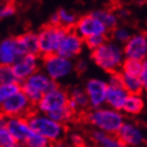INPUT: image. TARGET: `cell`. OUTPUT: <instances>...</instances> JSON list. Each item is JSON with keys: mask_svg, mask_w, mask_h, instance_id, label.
Wrapping results in <instances>:
<instances>
[{"mask_svg": "<svg viewBox=\"0 0 147 147\" xmlns=\"http://www.w3.org/2000/svg\"><path fill=\"white\" fill-rule=\"evenodd\" d=\"M87 68H88V63L84 59H80L75 63V69L80 74L85 73L87 71Z\"/></svg>", "mask_w": 147, "mask_h": 147, "instance_id": "34", "label": "cell"}, {"mask_svg": "<svg viewBox=\"0 0 147 147\" xmlns=\"http://www.w3.org/2000/svg\"><path fill=\"white\" fill-rule=\"evenodd\" d=\"M18 45L21 53L24 54H38L39 53V43L38 36L34 33H26L22 36L17 37Z\"/></svg>", "mask_w": 147, "mask_h": 147, "instance_id": "21", "label": "cell"}, {"mask_svg": "<svg viewBox=\"0 0 147 147\" xmlns=\"http://www.w3.org/2000/svg\"><path fill=\"white\" fill-rule=\"evenodd\" d=\"M145 143H146V145H147V130H146V141H145Z\"/></svg>", "mask_w": 147, "mask_h": 147, "instance_id": "41", "label": "cell"}, {"mask_svg": "<svg viewBox=\"0 0 147 147\" xmlns=\"http://www.w3.org/2000/svg\"><path fill=\"white\" fill-rule=\"evenodd\" d=\"M32 103L21 89L7 98L0 106V113L6 117H26L32 113Z\"/></svg>", "mask_w": 147, "mask_h": 147, "instance_id": "8", "label": "cell"}, {"mask_svg": "<svg viewBox=\"0 0 147 147\" xmlns=\"http://www.w3.org/2000/svg\"><path fill=\"white\" fill-rule=\"evenodd\" d=\"M21 89V86L19 82H11V83H0V106L9 98L12 95Z\"/></svg>", "mask_w": 147, "mask_h": 147, "instance_id": "24", "label": "cell"}, {"mask_svg": "<svg viewBox=\"0 0 147 147\" xmlns=\"http://www.w3.org/2000/svg\"><path fill=\"white\" fill-rule=\"evenodd\" d=\"M68 92L58 85L45 92L36 104L37 110L51 117L60 123L73 121L76 111L68 105Z\"/></svg>", "mask_w": 147, "mask_h": 147, "instance_id": "1", "label": "cell"}, {"mask_svg": "<svg viewBox=\"0 0 147 147\" xmlns=\"http://www.w3.org/2000/svg\"><path fill=\"white\" fill-rule=\"evenodd\" d=\"M121 77H122L123 86L128 92V94H140L143 90L142 82L139 76L121 71Z\"/></svg>", "mask_w": 147, "mask_h": 147, "instance_id": "22", "label": "cell"}, {"mask_svg": "<svg viewBox=\"0 0 147 147\" xmlns=\"http://www.w3.org/2000/svg\"><path fill=\"white\" fill-rule=\"evenodd\" d=\"M39 59L37 54H24L17 59V61L12 65L13 71L18 82L24 81L26 78L38 71Z\"/></svg>", "mask_w": 147, "mask_h": 147, "instance_id": "13", "label": "cell"}, {"mask_svg": "<svg viewBox=\"0 0 147 147\" xmlns=\"http://www.w3.org/2000/svg\"><path fill=\"white\" fill-rule=\"evenodd\" d=\"M75 71L71 59L65 58L59 54L45 56L43 59V71L55 82L66 79Z\"/></svg>", "mask_w": 147, "mask_h": 147, "instance_id": "6", "label": "cell"}, {"mask_svg": "<svg viewBox=\"0 0 147 147\" xmlns=\"http://www.w3.org/2000/svg\"><path fill=\"white\" fill-rule=\"evenodd\" d=\"M67 141L71 145V147L84 146V144H85V140L83 138V136L81 134H79V132H71V134H69Z\"/></svg>", "mask_w": 147, "mask_h": 147, "instance_id": "32", "label": "cell"}, {"mask_svg": "<svg viewBox=\"0 0 147 147\" xmlns=\"http://www.w3.org/2000/svg\"><path fill=\"white\" fill-rule=\"evenodd\" d=\"M90 138L97 147H127L121 141L118 135L107 134L98 129H95L92 132Z\"/></svg>", "mask_w": 147, "mask_h": 147, "instance_id": "18", "label": "cell"}, {"mask_svg": "<svg viewBox=\"0 0 147 147\" xmlns=\"http://www.w3.org/2000/svg\"><path fill=\"white\" fill-rule=\"evenodd\" d=\"M92 58L98 67L110 74L121 69L125 55L123 49L117 42L105 41L98 49L92 51Z\"/></svg>", "mask_w": 147, "mask_h": 147, "instance_id": "3", "label": "cell"}, {"mask_svg": "<svg viewBox=\"0 0 147 147\" xmlns=\"http://www.w3.org/2000/svg\"><path fill=\"white\" fill-rule=\"evenodd\" d=\"M51 144L52 143L47 139H45L42 136L38 135L36 132H34L31 136V138L28 140V142L25 143V145L28 147H47L51 146Z\"/></svg>", "mask_w": 147, "mask_h": 147, "instance_id": "30", "label": "cell"}, {"mask_svg": "<svg viewBox=\"0 0 147 147\" xmlns=\"http://www.w3.org/2000/svg\"><path fill=\"white\" fill-rule=\"evenodd\" d=\"M47 147H52V146H47Z\"/></svg>", "mask_w": 147, "mask_h": 147, "instance_id": "43", "label": "cell"}, {"mask_svg": "<svg viewBox=\"0 0 147 147\" xmlns=\"http://www.w3.org/2000/svg\"><path fill=\"white\" fill-rule=\"evenodd\" d=\"M107 86V81L100 78H92L87 80L84 89L88 98L89 107L97 108L106 104Z\"/></svg>", "mask_w": 147, "mask_h": 147, "instance_id": "10", "label": "cell"}, {"mask_svg": "<svg viewBox=\"0 0 147 147\" xmlns=\"http://www.w3.org/2000/svg\"><path fill=\"white\" fill-rule=\"evenodd\" d=\"M59 19H60V25L65 28H69L71 26H75L76 22L78 21L77 16L73 13H71L67 9H62L58 12Z\"/></svg>", "mask_w": 147, "mask_h": 147, "instance_id": "26", "label": "cell"}, {"mask_svg": "<svg viewBox=\"0 0 147 147\" xmlns=\"http://www.w3.org/2000/svg\"><path fill=\"white\" fill-rule=\"evenodd\" d=\"M123 51L125 58L144 60L147 57V36L142 33L131 35L124 44Z\"/></svg>", "mask_w": 147, "mask_h": 147, "instance_id": "15", "label": "cell"}, {"mask_svg": "<svg viewBox=\"0 0 147 147\" xmlns=\"http://www.w3.org/2000/svg\"><path fill=\"white\" fill-rule=\"evenodd\" d=\"M117 135L127 147H141L146 141V132L132 121L125 120Z\"/></svg>", "mask_w": 147, "mask_h": 147, "instance_id": "9", "label": "cell"}, {"mask_svg": "<svg viewBox=\"0 0 147 147\" xmlns=\"http://www.w3.org/2000/svg\"><path fill=\"white\" fill-rule=\"evenodd\" d=\"M119 15L121 16V17H127V16H128V12H127L126 9H122V11L119 13Z\"/></svg>", "mask_w": 147, "mask_h": 147, "instance_id": "38", "label": "cell"}, {"mask_svg": "<svg viewBox=\"0 0 147 147\" xmlns=\"http://www.w3.org/2000/svg\"><path fill=\"white\" fill-rule=\"evenodd\" d=\"M75 147H85V146H75Z\"/></svg>", "mask_w": 147, "mask_h": 147, "instance_id": "42", "label": "cell"}, {"mask_svg": "<svg viewBox=\"0 0 147 147\" xmlns=\"http://www.w3.org/2000/svg\"><path fill=\"white\" fill-rule=\"evenodd\" d=\"M131 33L128 28H115L113 30V39L115 40V42L120 43V44H125L127 42V40L130 38Z\"/></svg>", "mask_w": 147, "mask_h": 147, "instance_id": "28", "label": "cell"}, {"mask_svg": "<svg viewBox=\"0 0 147 147\" xmlns=\"http://www.w3.org/2000/svg\"><path fill=\"white\" fill-rule=\"evenodd\" d=\"M68 98H69V101H68L69 107L73 108L76 113L78 110H82L89 107L88 98H87L85 89L83 87H80V86L73 87L68 92Z\"/></svg>", "mask_w": 147, "mask_h": 147, "instance_id": "19", "label": "cell"}, {"mask_svg": "<svg viewBox=\"0 0 147 147\" xmlns=\"http://www.w3.org/2000/svg\"><path fill=\"white\" fill-rule=\"evenodd\" d=\"M20 86L28 100L36 105L45 92L57 86V82L51 79L44 71H37L24 81H22Z\"/></svg>", "mask_w": 147, "mask_h": 147, "instance_id": "5", "label": "cell"}, {"mask_svg": "<svg viewBox=\"0 0 147 147\" xmlns=\"http://www.w3.org/2000/svg\"><path fill=\"white\" fill-rule=\"evenodd\" d=\"M18 144L6 126H0V147H15Z\"/></svg>", "mask_w": 147, "mask_h": 147, "instance_id": "27", "label": "cell"}, {"mask_svg": "<svg viewBox=\"0 0 147 147\" xmlns=\"http://www.w3.org/2000/svg\"><path fill=\"white\" fill-rule=\"evenodd\" d=\"M26 119L33 131L47 139L51 143L62 140L66 134V128L63 123L52 119L43 113L32 111L26 116Z\"/></svg>", "mask_w": 147, "mask_h": 147, "instance_id": "4", "label": "cell"}, {"mask_svg": "<svg viewBox=\"0 0 147 147\" xmlns=\"http://www.w3.org/2000/svg\"><path fill=\"white\" fill-rule=\"evenodd\" d=\"M139 77H140V80L142 82L143 90L147 92V57L144 60H142V69Z\"/></svg>", "mask_w": 147, "mask_h": 147, "instance_id": "33", "label": "cell"}, {"mask_svg": "<svg viewBox=\"0 0 147 147\" xmlns=\"http://www.w3.org/2000/svg\"><path fill=\"white\" fill-rule=\"evenodd\" d=\"M15 6L9 3V4L2 6V17H11L15 14Z\"/></svg>", "mask_w": 147, "mask_h": 147, "instance_id": "35", "label": "cell"}, {"mask_svg": "<svg viewBox=\"0 0 147 147\" xmlns=\"http://www.w3.org/2000/svg\"><path fill=\"white\" fill-rule=\"evenodd\" d=\"M6 127L18 144H25L34 134L26 117H7Z\"/></svg>", "mask_w": 147, "mask_h": 147, "instance_id": "14", "label": "cell"}, {"mask_svg": "<svg viewBox=\"0 0 147 147\" xmlns=\"http://www.w3.org/2000/svg\"><path fill=\"white\" fill-rule=\"evenodd\" d=\"M18 82L11 65H0V83Z\"/></svg>", "mask_w": 147, "mask_h": 147, "instance_id": "29", "label": "cell"}, {"mask_svg": "<svg viewBox=\"0 0 147 147\" xmlns=\"http://www.w3.org/2000/svg\"><path fill=\"white\" fill-rule=\"evenodd\" d=\"M142 69V61L140 60H136V59H129L126 58L123 62L122 66H121V71L126 74H130V75H135L139 76Z\"/></svg>", "mask_w": 147, "mask_h": 147, "instance_id": "25", "label": "cell"}, {"mask_svg": "<svg viewBox=\"0 0 147 147\" xmlns=\"http://www.w3.org/2000/svg\"><path fill=\"white\" fill-rule=\"evenodd\" d=\"M22 55L17 38H7L0 43V65L12 66Z\"/></svg>", "mask_w": 147, "mask_h": 147, "instance_id": "16", "label": "cell"}, {"mask_svg": "<svg viewBox=\"0 0 147 147\" xmlns=\"http://www.w3.org/2000/svg\"><path fill=\"white\" fill-rule=\"evenodd\" d=\"M49 22H51L52 25H60V19H59L58 13H55V14H53V15L51 16Z\"/></svg>", "mask_w": 147, "mask_h": 147, "instance_id": "36", "label": "cell"}, {"mask_svg": "<svg viewBox=\"0 0 147 147\" xmlns=\"http://www.w3.org/2000/svg\"><path fill=\"white\" fill-rule=\"evenodd\" d=\"M75 31L81 38L86 39L96 35H106L108 28L92 13L78 19L75 24Z\"/></svg>", "mask_w": 147, "mask_h": 147, "instance_id": "11", "label": "cell"}, {"mask_svg": "<svg viewBox=\"0 0 147 147\" xmlns=\"http://www.w3.org/2000/svg\"><path fill=\"white\" fill-rule=\"evenodd\" d=\"M0 18H2V7L0 6Z\"/></svg>", "mask_w": 147, "mask_h": 147, "instance_id": "40", "label": "cell"}, {"mask_svg": "<svg viewBox=\"0 0 147 147\" xmlns=\"http://www.w3.org/2000/svg\"><path fill=\"white\" fill-rule=\"evenodd\" d=\"M84 41H85L86 46L89 49L94 51L106 41V35H96V36L88 37V38L84 39Z\"/></svg>", "mask_w": 147, "mask_h": 147, "instance_id": "31", "label": "cell"}, {"mask_svg": "<svg viewBox=\"0 0 147 147\" xmlns=\"http://www.w3.org/2000/svg\"><path fill=\"white\" fill-rule=\"evenodd\" d=\"M145 107V100L140 94H129L125 101L122 111L128 116H137L141 113Z\"/></svg>", "mask_w": 147, "mask_h": 147, "instance_id": "20", "label": "cell"}, {"mask_svg": "<svg viewBox=\"0 0 147 147\" xmlns=\"http://www.w3.org/2000/svg\"><path fill=\"white\" fill-rule=\"evenodd\" d=\"M67 28L61 25L49 24L40 31L38 36V43H39V53L43 57L52 54H56L58 51L59 44L62 38L65 35Z\"/></svg>", "mask_w": 147, "mask_h": 147, "instance_id": "7", "label": "cell"}, {"mask_svg": "<svg viewBox=\"0 0 147 147\" xmlns=\"http://www.w3.org/2000/svg\"><path fill=\"white\" fill-rule=\"evenodd\" d=\"M15 147H28L25 144H17Z\"/></svg>", "mask_w": 147, "mask_h": 147, "instance_id": "39", "label": "cell"}, {"mask_svg": "<svg viewBox=\"0 0 147 147\" xmlns=\"http://www.w3.org/2000/svg\"><path fill=\"white\" fill-rule=\"evenodd\" d=\"M128 95V92L124 88L123 84H119V85L108 84L107 92H106V104L105 105H107L113 109L122 111Z\"/></svg>", "mask_w": 147, "mask_h": 147, "instance_id": "17", "label": "cell"}, {"mask_svg": "<svg viewBox=\"0 0 147 147\" xmlns=\"http://www.w3.org/2000/svg\"><path fill=\"white\" fill-rule=\"evenodd\" d=\"M92 14L108 28V31L109 30H113L118 25V16L116 14H113V12L100 9V11L92 12Z\"/></svg>", "mask_w": 147, "mask_h": 147, "instance_id": "23", "label": "cell"}, {"mask_svg": "<svg viewBox=\"0 0 147 147\" xmlns=\"http://www.w3.org/2000/svg\"><path fill=\"white\" fill-rule=\"evenodd\" d=\"M54 144H55V145H54V147H67V146H66V144H65V143L63 141H62V140L55 142Z\"/></svg>", "mask_w": 147, "mask_h": 147, "instance_id": "37", "label": "cell"}, {"mask_svg": "<svg viewBox=\"0 0 147 147\" xmlns=\"http://www.w3.org/2000/svg\"><path fill=\"white\" fill-rule=\"evenodd\" d=\"M86 121L95 129L117 135L124 122L125 117L121 110H117L109 106L92 108L86 113Z\"/></svg>", "mask_w": 147, "mask_h": 147, "instance_id": "2", "label": "cell"}, {"mask_svg": "<svg viewBox=\"0 0 147 147\" xmlns=\"http://www.w3.org/2000/svg\"><path fill=\"white\" fill-rule=\"evenodd\" d=\"M84 41L83 38L77 34L75 30H68L62 38L61 42L59 44L57 54L63 56L65 58L74 59L82 52Z\"/></svg>", "mask_w": 147, "mask_h": 147, "instance_id": "12", "label": "cell"}]
</instances>
